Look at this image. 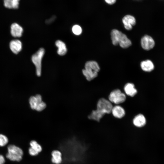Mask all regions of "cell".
Here are the masks:
<instances>
[{"mask_svg":"<svg viewBox=\"0 0 164 164\" xmlns=\"http://www.w3.org/2000/svg\"><path fill=\"white\" fill-rule=\"evenodd\" d=\"M126 98L125 94L119 89L113 90L108 96V100L111 103L117 105L124 103Z\"/></svg>","mask_w":164,"mask_h":164,"instance_id":"cell-5","label":"cell"},{"mask_svg":"<svg viewBox=\"0 0 164 164\" xmlns=\"http://www.w3.org/2000/svg\"><path fill=\"white\" fill-rule=\"evenodd\" d=\"M119 44L121 47L126 48L131 45L132 43L126 35L122 33L119 41Z\"/></svg>","mask_w":164,"mask_h":164,"instance_id":"cell-18","label":"cell"},{"mask_svg":"<svg viewBox=\"0 0 164 164\" xmlns=\"http://www.w3.org/2000/svg\"><path fill=\"white\" fill-rule=\"evenodd\" d=\"M23 32L22 28L16 23H12L11 26V33L12 36L15 37L22 36Z\"/></svg>","mask_w":164,"mask_h":164,"instance_id":"cell-10","label":"cell"},{"mask_svg":"<svg viewBox=\"0 0 164 164\" xmlns=\"http://www.w3.org/2000/svg\"><path fill=\"white\" fill-rule=\"evenodd\" d=\"M55 45L58 48L57 53L60 56H63L67 53V49L65 44L62 41L58 40L55 42Z\"/></svg>","mask_w":164,"mask_h":164,"instance_id":"cell-16","label":"cell"},{"mask_svg":"<svg viewBox=\"0 0 164 164\" xmlns=\"http://www.w3.org/2000/svg\"><path fill=\"white\" fill-rule=\"evenodd\" d=\"M122 32L119 30L114 29L111 31V36L112 43L114 45L119 44V41Z\"/></svg>","mask_w":164,"mask_h":164,"instance_id":"cell-19","label":"cell"},{"mask_svg":"<svg viewBox=\"0 0 164 164\" xmlns=\"http://www.w3.org/2000/svg\"><path fill=\"white\" fill-rule=\"evenodd\" d=\"M10 48L12 52L15 54H18L22 50V43L18 39L12 40L9 44Z\"/></svg>","mask_w":164,"mask_h":164,"instance_id":"cell-14","label":"cell"},{"mask_svg":"<svg viewBox=\"0 0 164 164\" xmlns=\"http://www.w3.org/2000/svg\"><path fill=\"white\" fill-rule=\"evenodd\" d=\"M46 107V103L43 101L39 104L35 110L38 112H41L45 109Z\"/></svg>","mask_w":164,"mask_h":164,"instance_id":"cell-23","label":"cell"},{"mask_svg":"<svg viewBox=\"0 0 164 164\" xmlns=\"http://www.w3.org/2000/svg\"><path fill=\"white\" fill-rule=\"evenodd\" d=\"M133 123L135 126L141 128L144 126L146 123V119L144 116L141 114L136 115L132 120Z\"/></svg>","mask_w":164,"mask_h":164,"instance_id":"cell-11","label":"cell"},{"mask_svg":"<svg viewBox=\"0 0 164 164\" xmlns=\"http://www.w3.org/2000/svg\"><path fill=\"white\" fill-rule=\"evenodd\" d=\"M55 18V17L54 16L52 17L51 19L46 20V23L47 24H50L53 22Z\"/></svg>","mask_w":164,"mask_h":164,"instance_id":"cell-26","label":"cell"},{"mask_svg":"<svg viewBox=\"0 0 164 164\" xmlns=\"http://www.w3.org/2000/svg\"><path fill=\"white\" fill-rule=\"evenodd\" d=\"M141 43L142 48L145 50L152 49L155 45V42L151 36L145 35L141 39Z\"/></svg>","mask_w":164,"mask_h":164,"instance_id":"cell-6","label":"cell"},{"mask_svg":"<svg viewBox=\"0 0 164 164\" xmlns=\"http://www.w3.org/2000/svg\"><path fill=\"white\" fill-rule=\"evenodd\" d=\"M100 68L97 63L94 61H89L85 64V69L82 70V73L87 80L90 81L98 75Z\"/></svg>","mask_w":164,"mask_h":164,"instance_id":"cell-1","label":"cell"},{"mask_svg":"<svg viewBox=\"0 0 164 164\" xmlns=\"http://www.w3.org/2000/svg\"><path fill=\"white\" fill-rule=\"evenodd\" d=\"M72 30L73 33L76 35H79L82 33L81 27L78 25H75L72 27Z\"/></svg>","mask_w":164,"mask_h":164,"instance_id":"cell-21","label":"cell"},{"mask_svg":"<svg viewBox=\"0 0 164 164\" xmlns=\"http://www.w3.org/2000/svg\"><path fill=\"white\" fill-rule=\"evenodd\" d=\"M29 144L30 146L29 149V152L31 155L36 156L42 152V148L41 146L36 141L32 140Z\"/></svg>","mask_w":164,"mask_h":164,"instance_id":"cell-7","label":"cell"},{"mask_svg":"<svg viewBox=\"0 0 164 164\" xmlns=\"http://www.w3.org/2000/svg\"><path fill=\"white\" fill-rule=\"evenodd\" d=\"M111 113L114 117L118 119L122 118L125 114V111L123 108L118 105L113 106Z\"/></svg>","mask_w":164,"mask_h":164,"instance_id":"cell-9","label":"cell"},{"mask_svg":"<svg viewBox=\"0 0 164 164\" xmlns=\"http://www.w3.org/2000/svg\"><path fill=\"white\" fill-rule=\"evenodd\" d=\"M124 90L125 94L131 97H133L137 93L134 84L131 83L126 84L124 86Z\"/></svg>","mask_w":164,"mask_h":164,"instance_id":"cell-12","label":"cell"},{"mask_svg":"<svg viewBox=\"0 0 164 164\" xmlns=\"http://www.w3.org/2000/svg\"><path fill=\"white\" fill-rule=\"evenodd\" d=\"M122 22L125 28L128 30H131L132 26H134L136 23L135 18L129 15L125 16L122 19Z\"/></svg>","mask_w":164,"mask_h":164,"instance_id":"cell-8","label":"cell"},{"mask_svg":"<svg viewBox=\"0 0 164 164\" xmlns=\"http://www.w3.org/2000/svg\"><path fill=\"white\" fill-rule=\"evenodd\" d=\"M106 3L109 5L114 4L116 2V0H104Z\"/></svg>","mask_w":164,"mask_h":164,"instance_id":"cell-24","label":"cell"},{"mask_svg":"<svg viewBox=\"0 0 164 164\" xmlns=\"http://www.w3.org/2000/svg\"><path fill=\"white\" fill-rule=\"evenodd\" d=\"M140 65L142 69L145 72H151L154 68V66L152 62L149 60L142 61Z\"/></svg>","mask_w":164,"mask_h":164,"instance_id":"cell-17","label":"cell"},{"mask_svg":"<svg viewBox=\"0 0 164 164\" xmlns=\"http://www.w3.org/2000/svg\"><path fill=\"white\" fill-rule=\"evenodd\" d=\"M8 139L5 135L0 134V146H4L8 143Z\"/></svg>","mask_w":164,"mask_h":164,"instance_id":"cell-22","label":"cell"},{"mask_svg":"<svg viewBox=\"0 0 164 164\" xmlns=\"http://www.w3.org/2000/svg\"><path fill=\"white\" fill-rule=\"evenodd\" d=\"M113 106L112 103L108 100L104 98H100L97 104L96 111L104 116L106 114H109L111 111Z\"/></svg>","mask_w":164,"mask_h":164,"instance_id":"cell-3","label":"cell"},{"mask_svg":"<svg viewBox=\"0 0 164 164\" xmlns=\"http://www.w3.org/2000/svg\"><path fill=\"white\" fill-rule=\"evenodd\" d=\"M43 101L41 95L37 94L34 96H31L29 99V103L31 108L35 110L39 104Z\"/></svg>","mask_w":164,"mask_h":164,"instance_id":"cell-13","label":"cell"},{"mask_svg":"<svg viewBox=\"0 0 164 164\" xmlns=\"http://www.w3.org/2000/svg\"><path fill=\"white\" fill-rule=\"evenodd\" d=\"M8 151L6 157L10 160L19 162L22 160L23 153L20 148L14 145H9L8 147Z\"/></svg>","mask_w":164,"mask_h":164,"instance_id":"cell-2","label":"cell"},{"mask_svg":"<svg viewBox=\"0 0 164 164\" xmlns=\"http://www.w3.org/2000/svg\"><path fill=\"white\" fill-rule=\"evenodd\" d=\"M136 0L139 1V0Z\"/></svg>","mask_w":164,"mask_h":164,"instance_id":"cell-27","label":"cell"},{"mask_svg":"<svg viewBox=\"0 0 164 164\" xmlns=\"http://www.w3.org/2000/svg\"><path fill=\"white\" fill-rule=\"evenodd\" d=\"M5 162V160L4 157L0 155V164H4Z\"/></svg>","mask_w":164,"mask_h":164,"instance_id":"cell-25","label":"cell"},{"mask_svg":"<svg viewBox=\"0 0 164 164\" xmlns=\"http://www.w3.org/2000/svg\"><path fill=\"white\" fill-rule=\"evenodd\" d=\"M51 155V161L54 164H60L62 162V158L61 152L58 150H55L53 151Z\"/></svg>","mask_w":164,"mask_h":164,"instance_id":"cell-15","label":"cell"},{"mask_svg":"<svg viewBox=\"0 0 164 164\" xmlns=\"http://www.w3.org/2000/svg\"><path fill=\"white\" fill-rule=\"evenodd\" d=\"M20 0H4V5L9 9H17L19 8Z\"/></svg>","mask_w":164,"mask_h":164,"instance_id":"cell-20","label":"cell"},{"mask_svg":"<svg viewBox=\"0 0 164 164\" xmlns=\"http://www.w3.org/2000/svg\"><path fill=\"white\" fill-rule=\"evenodd\" d=\"M45 53L44 49L41 48L32 56V61L35 65L36 74L38 77L40 76L41 74L42 60Z\"/></svg>","mask_w":164,"mask_h":164,"instance_id":"cell-4","label":"cell"}]
</instances>
